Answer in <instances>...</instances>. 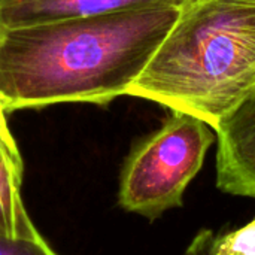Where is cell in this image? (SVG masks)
I'll return each instance as SVG.
<instances>
[{
	"label": "cell",
	"instance_id": "obj_4",
	"mask_svg": "<svg viewBox=\"0 0 255 255\" xmlns=\"http://www.w3.org/2000/svg\"><path fill=\"white\" fill-rule=\"evenodd\" d=\"M217 187L255 199V91L215 127Z\"/></svg>",
	"mask_w": 255,
	"mask_h": 255
},
{
	"label": "cell",
	"instance_id": "obj_1",
	"mask_svg": "<svg viewBox=\"0 0 255 255\" xmlns=\"http://www.w3.org/2000/svg\"><path fill=\"white\" fill-rule=\"evenodd\" d=\"M181 9L157 6L0 28L4 111L109 105L127 96Z\"/></svg>",
	"mask_w": 255,
	"mask_h": 255
},
{
	"label": "cell",
	"instance_id": "obj_5",
	"mask_svg": "<svg viewBox=\"0 0 255 255\" xmlns=\"http://www.w3.org/2000/svg\"><path fill=\"white\" fill-rule=\"evenodd\" d=\"M194 1L197 0H0V28L157 6H172L182 10Z\"/></svg>",
	"mask_w": 255,
	"mask_h": 255
},
{
	"label": "cell",
	"instance_id": "obj_3",
	"mask_svg": "<svg viewBox=\"0 0 255 255\" xmlns=\"http://www.w3.org/2000/svg\"><path fill=\"white\" fill-rule=\"evenodd\" d=\"M214 140L208 123L172 111L160 128L136 142L127 155L120 176V206L149 221L181 208Z\"/></svg>",
	"mask_w": 255,
	"mask_h": 255
},
{
	"label": "cell",
	"instance_id": "obj_2",
	"mask_svg": "<svg viewBox=\"0 0 255 255\" xmlns=\"http://www.w3.org/2000/svg\"><path fill=\"white\" fill-rule=\"evenodd\" d=\"M255 91V0H197L127 96L194 115L212 130Z\"/></svg>",
	"mask_w": 255,
	"mask_h": 255
},
{
	"label": "cell",
	"instance_id": "obj_7",
	"mask_svg": "<svg viewBox=\"0 0 255 255\" xmlns=\"http://www.w3.org/2000/svg\"><path fill=\"white\" fill-rule=\"evenodd\" d=\"M185 255H255V217L239 229L200 230Z\"/></svg>",
	"mask_w": 255,
	"mask_h": 255
},
{
	"label": "cell",
	"instance_id": "obj_8",
	"mask_svg": "<svg viewBox=\"0 0 255 255\" xmlns=\"http://www.w3.org/2000/svg\"><path fill=\"white\" fill-rule=\"evenodd\" d=\"M0 255H58L45 238H6L0 236Z\"/></svg>",
	"mask_w": 255,
	"mask_h": 255
},
{
	"label": "cell",
	"instance_id": "obj_6",
	"mask_svg": "<svg viewBox=\"0 0 255 255\" xmlns=\"http://www.w3.org/2000/svg\"><path fill=\"white\" fill-rule=\"evenodd\" d=\"M0 102V236L40 238L22 199L24 163Z\"/></svg>",
	"mask_w": 255,
	"mask_h": 255
}]
</instances>
